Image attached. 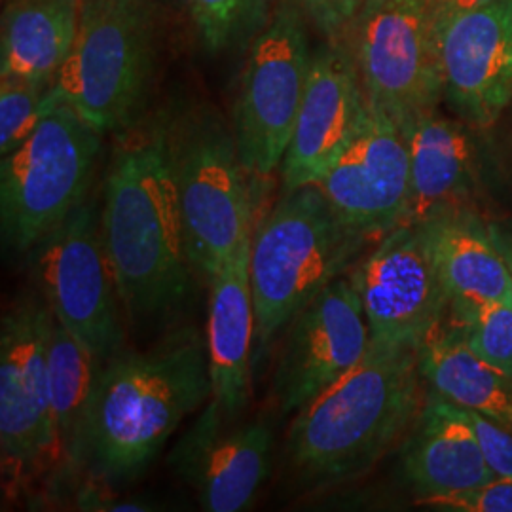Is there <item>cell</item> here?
I'll list each match as a JSON object with an SVG mask.
<instances>
[{
  "label": "cell",
  "mask_w": 512,
  "mask_h": 512,
  "mask_svg": "<svg viewBox=\"0 0 512 512\" xmlns=\"http://www.w3.org/2000/svg\"><path fill=\"white\" fill-rule=\"evenodd\" d=\"M101 365L52 313L48 327L52 452L46 473L54 480H69L86 471L88 423Z\"/></svg>",
  "instance_id": "7402d4cb"
},
{
  "label": "cell",
  "mask_w": 512,
  "mask_h": 512,
  "mask_svg": "<svg viewBox=\"0 0 512 512\" xmlns=\"http://www.w3.org/2000/svg\"><path fill=\"white\" fill-rule=\"evenodd\" d=\"M188 255L207 281L253 238L249 173L234 131L209 112L169 124Z\"/></svg>",
  "instance_id": "8992f818"
},
{
  "label": "cell",
  "mask_w": 512,
  "mask_h": 512,
  "mask_svg": "<svg viewBox=\"0 0 512 512\" xmlns=\"http://www.w3.org/2000/svg\"><path fill=\"white\" fill-rule=\"evenodd\" d=\"M456 315L480 304H512V270L501 236L469 209L421 222Z\"/></svg>",
  "instance_id": "44dd1931"
},
{
  "label": "cell",
  "mask_w": 512,
  "mask_h": 512,
  "mask_svg": "<svg viewBox=\"0 0 512 512\" xmlns=\"http://www.w3.org/2000/svg\"><path fill=\"white\" fill-rule=\"evenodd\" d=\"M101 234L129 323L164 325L183 310L196 274L188 255L169 124L131 131L103 188Z\"/></svg>",
  "instance_id": "6da1fadb"
},
{
  "label": "cell",
  "mask_w": 512,
  "mask_h": 512,
  "mask_svg": "<svg viewBox=\"0 0 512 512\" xmlns=\"http://www.w3.org/2000/svg\"><path fill=\"white\" fill-rule=\"evenodd\" d=\"M403 475L418 494V503L495 478L459 406L435 393L425 397L404 442Z\"/></svg>",
  "instance_id": "ffe728a7"
},
{
  "label": "cell",
  "mask_w": 512,
  "mask_h": 512,
  "mask_svg": "<svg viewBox=\"0 0 512 512\" xmlns=\"http://www.w3.org/2000/svg\"><path fill=\"white\" fill-rule=\"evenodd\" d=\"M463 418L469 423L480 452L486 459L495 478L512 482V431L503 423L492 420L475 410L459 408Z\"/></svg>",
  "instance_id": "83f0119b"
},
{
  "label": "cell",
  "mask_w": 512,
  "mask_h": 512,
  "mask_svg": "<svg viewBox=\"0 0 512 512\" xmlns=\"http://www.w3.org/2000/svg\"><path fill=\"white\" fill-rule=\"evenodd\" d=\"M420 351L370 342L363 361L296 412L287 458L308 490L365 475L420 414Z\"/></svg>",
  "instance_id": "3957f363"
},
{
  "label": "cell",
  "mask_w": 512,
  "mask_h": 512,
  "mask_svg": "<svg viewBox=\"0 0 512 512\" xmlns=\"http://www.w3.org/2000/svg\"><path fill=\"white\" fill-rule=\"evenodd\" d=\"M365 310L370 342L420 351L439 332L450 298L423 224L403 222L349 272Z\"/></svg>",
  "instance_id": "8fae6325"
},
{
  "label": "cell",
  "mask_w": 512,
  "mask_h": 512,
  "mask_svg": "<svg viewBox=\"0 0 512 512\" xmlns=\"http://www.w3.org/2000/svg\"><path fill=\"white\" fill-rule=\"evenodd\" d=\"M501 243H503V247H505V253H507V258H509V264H511V270H512V247L511 243L507 241L505 238H501Z\"/></svg>",
  "instance_id": "d6a6232c"
},
{
  "label": "cell",
  "mask_w": 512,
  "mask_h": 512,
  "mask_svg": "<svg viewBox=\"0 0 512 512\" xmlns=\"http://www.w3.org/2000/svg\"><path fill=\"white\" fill-rule=\"evenodd\" d=\"M420 370L440 399L512 431V376L480 359L459 332H435L420 349Z\"/></svg>",
  "instance_id": "cb8c5ba5"
},
{
  "label": "cell",
  "mask_w": 512,
  "mask_h": 512,
  "mask_svg": "<svg viewBox=\"0 0 512 512\" xmlns=\"http://www.w3.org/2000/svg\"><path fill=\"white\" fill-rule=\"evenodd\" d=\"M249 256L251 241L207 281L209 315L205 344L213 385L211 399L230 416H238L251 397L256 315Z\"/></svg>",
  "instance_id": "ac0fdd59"
},
{
  "label": "cell",
  "mask_w": 512,
  "mask_h": 512,
  "mask_svg": "<svg viewBox=\"0 0 512 512\" xmlns=\"http://www.w3.org/2000/svg\"><path fill=\"white\" fill-rule=\"evenodd\" d=\"M330 38L344 40L363 0H294Z\"/></svg>",
  "instance_id": "f546056e"
},
{
  "label": "cell",
  "mask_w": 512,
  "mask_h": 512,
  "mask_svg": "<svg viewBox=\"0 0 512 512\" xmlns=\"http://www.w3.org/2000/svg\"><path fill=\"white\" fill-rule=\"evenodd\" d=\"M76 505L82 511H154L147 501L141 499H120L110 494L109 490H99V484L80 490L76 497Z\"/></svg>",
  "instance_id": "4dcf8cb0"
},
{
  "label": "cell",
  "mask_w": 512,
  "mask_h": 512,
  "mask_svg": "<svg viewBox=\"0 0 512 512\" xmlns=\"http://www.w3.org/2000/svg\"><path fill=\"white\" fill-rule=\"evenodd\" d=\"M444 99L475 128H492L512 99V0L437 23Z\"/></svg>",
  "instance_id": "2e32d148"
},
{
  "label": "cell",
  "mask_w": 512,
  "mask_h": 512,
  "mask_svg": "<svg viewBox=\"0 0 512 512\" xmlns=\"http://www.w3.org/2000/svg\"><path fill=\"white\" fill-rule=\"evenodd\" d=\"M78 0H10L2 12L0 76L52 84L78 35Z\"/></svg>",
  "instance_id": "603a6c76"
},
{
  "label": "cell",
  "mask_w": 512,
  "mask_h": 512,
  "mask_svg": "<svg viewBox=\"0 0 512 512\" xmlns=\"http://www.w3.org/2000/svg\"><path fill=\"white\" fill-rule=\"evenodd\" d=\"M217 401L177 440L169 465L194 490L207 512L247 509L274 465V433L266 423H232Z\"/></svg>",
  "instance_id": "9a60e30c"
},
{
  "label": "cell",
  "mask_w": 512,
  "mask_h": 512,
  "mask_svg": "<svg viewBox=\"0 0 512 512\" xmlns=\"http://www.w3.org/2000/svg\"><path fill=\"white\" fill-rule=\"evenodd\" d=\"M368 241L336 215L317 184L283 190L251 238L255 357L315 294L353 270Z\"/></svg>",
  "instance_id": "277c9868"
},
{
  "label": "cell",
  "mask_w": 512,
  "mask_h": 512,
  "mask_svg": "<svg viewBox=\"0 0 512 512\" xmlns=\"http://www.w3.org/2000/svg\"><path fill=\"white\" fill-rule=\"evenodd\" d=\"M46 302L21 298L0 329V458L10 488L48 471L52 452Z\"/></svg>",
  "instance_id": "7c38bea8"
},
{
  "label": "cell",
  "mask_w": 512,
  "mask_h": 512,
  "mask_svg": "<svg viewBox=\"0 0 512 512\" xmlns=\"http://www.w3.org/2000/svg\"><path fill=\"white\" fill-rule=\"evenodd\" d=\"M494 0H433L435 23H442L446 19L456 18L459 14H467L478 10L482 6L492 4Z\"/></svg>",
  "instance_id": "1f68e13d"
},
{
  "label": "cell",
  "mask_w": 512,
  "mask_h": 512,
  "mask_svg": "<svg viewBox=\"0 0 512 512\" xmlns=\"http://www.w3.org/2000/svg\"><path fill=\"white\" fill-rule=\"evenodd\" d=\"M456 317L465 344L480 359L512 376V304H480Z\"/></svg>",
  "instance_id": "4316f807"
},
{
  "label": "cell",
  "mask_w": 512,
  "mask_h": 512,
  "mask_svg": "<svg viewBox=\"0 0 512 512\" xmlns=\"http://www.w3.org/2000/svg\"><path fill=\"white\" fill-rule=\"evenodd\" d=\"M365 90L344 40H330L311 59L310 76L281 164L283 190L315 184L359 131Z\"/></svg>",
  "instance_id": "e0dca14e"
},
{
  "label": "cell",
  "mask_w": 512,
  "mask_h": 512,
  "mask_svg": "<svg viewBox=\"0 0 512 512\" xmlns=\"http://www.w3.org/2000/svg\"><path fill=\"white\" fill-rule=\"evenodd\" d=\"M420 505L435 507L442 511L512 512V482L503 478H494L488 484L463 490L458 494L425 499Z\"/></svg>",
  "instance_id": "f1b7e54d"
},
{
  "label": "cell",
  "mask_w": 512,
  "mask_h": 512,
  "mask_svg": "<svg viewBox=\"0 0 512 512\" xmlns=\"http://www.w3.org/2000/svg\"><path fill=\"white\" fill-rule=\"evenodd\" d=\"M38 289L55 319L101 363L124 351L120 294L101 234V213L82 203L31 251Z\"/></svg>",
  "instance_id": "30bf717a"
},
{
  "label": "cell",
  "mask_w": 512,
  "mask_h": 512,
  "mask_svg": "<svg viewBox=\"0 0 512 512\" xmlns=\"http://www.w3.org/2000/svg\"><path fill=\"white\" fill-rule=\"evenodd\" d=\"M209 50L219 52L255 38L268 23L272 0H186Z\"/></svg>",
  "instance_id": "d4e9b609"
},
{
  "label": "cell",
  "mask_w": 512,
  "mask_h": 512,
  "mask_svg": "<svg viewBox=\"0 0 512 512\" xmlns=\"http://www.w3.org/2000/svg\"><path fill=\"white\" fill-rule=\"evenodd\" d=\"M211 397L207 344L194 327L171 330L147 351H120L95 382L86 473L107 484L137 478Z\"/></svg>",
  "instance_id": "7a4b0ae2"
},
{
  "label": "cell",
  "mask_w": 512,
  "mask_h": 512,
  "mask_svg": "<svg viewBox=\"0 0 512 512\" xmlns=\"http://www.w3.org/2000/svg\"><path fill=\"white\" fill-rule=\"evenodd\" d=\"M315 184L336 215L368 239L406 222L410 150L401 124L368 105L359 131Z\"/></svg>",
  "instance_id": "5bb4252c"
},
{
  "label": "cell",
  "mask_w": 512,
  "mask_h": 512,
  "mask_svg": "<svg viewBox=\"0 0 512 512\" xmlns=\"http://www.w3.org/2000/svg\"><path fill=\"white\" fill-rule=\"evenodd\" d=\"M99 148L101 133L54 97V105L37 129L16 150L2 156L0 224L4 247L31 253L69 219L86 200Z\"/></svg>",
  "instance_id": "5b68a950"
},
{
  "label": "cell",
  "mask_w": 512,
  "mask_h": 512,
  "mask_svg": "<svg viewBox=\"0 0 512 512\" xmlns=\"http://www.w3.org/2000/svg\"><path fill=\"white\" fill-rule=\"evenodd\" d=\"M410 150V213L406 222H429L465 211L478 186V152L463 124L429 110L406 128Z\"/></svg>",
  "instance_id": "d6986e66"
},
{
  "label": "cell",
  "mask_w": 512,
  "mask_h": 512,
  "mask_svg": "<svg viewBox=\"0 0 512 512\" xmlns=\"http://www.w3.org/2000/svg\"><path fill=\"white\" fill-rule=\"evenodd\" d=\"M150 69L152 23L145 0H86L52 93L99 133L124 129L143 103Z\"/></svg>",
  "instance_id": "52a82bcc"
},
{
  "label": "cell",
  "mask_w": 512,
  "mask_h": 512,
  "mask_svg": "<svg viewBox=\"0 0 512 512\" xmlns=\"http://www.w3.org/2000/svg\"><path fill=\"white\" fill-rule=\"evenodd\" d=\"M52 84L2 78L0 84V154L6 156L37 129L54 105Z\"/></svg>",
  "instance_id": "484cf974"
},
{
  "label": "cell",
  "mask_w": 512,
  "mask_h": 512,
  "mask_svg": "<svg viewBox=\"0 0 512 512\" xmlns=\"http://www.w3.org/2000/svg\"><path fill=\"white\" fill-rule=\"evenodd\" d=\"M311 59L302 8L285 0L253 38L239 82L234 135L249 177L266 179L283 164Z\"/></svg>",
  "instance_id": "9c48e42d"
},
{
  "label": "cell",
  "mask_w": 512,
  "mask_h": 512,
  "mask_svg": "<svg viewBox=\"0 0 512 512\" xmlns=\"http://www.w3.org/2000/svg\"><path fill=\"white\" fill-rule=\"evenodd\" d=\"M344 42L366 101L406 128L444 99L433 0H363Z\"/></svg>",
  "instance_id": "ba28073f"
},
{
  "label": "cell",
  "mask_w": 512,
  "mask_h": 512,
  "mask_svg": "<svg viewBox=\"0 0 512 512\" xmlns=\"http://www.w3.org/2000/svg\"><path fill=\"white\" fill-rule=\"evenodd\" d=\"M272 378L281 416L300 412L363 361L370 330L357 287L346 274L334 279L287 325Z\"/></svg>",
  "instance_id": "4fadbf2b"
}]
</instances>
